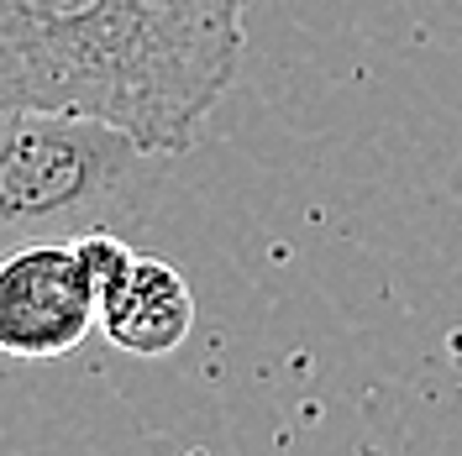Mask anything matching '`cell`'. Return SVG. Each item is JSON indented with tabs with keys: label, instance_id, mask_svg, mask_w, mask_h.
Wrapping results in <instances>:
<instances>
[{
	"label": "cell",
	"instance_id": "obj_1",
	"mask_svg": "<svg viewBox=\"0 0 462 456\" xmlns=\"http://www.w3.org/2000/svg\"><path fill=\"white\" fill-rule=\"evenodd\" d=\"M0 105L95 115L158 158L200 137L132 0H0Z\"/></svg>",
	"mask_w": 462,
	"mask_h": 456
},
{
	"label": "cell",
	"instance_id": "obj_3",
	"mask_svg": "<svg viewBox=\"0 0 462 456\" xmlns=\"http://www.w3.org/2000/svg\"><path fill=\"white\" fill-rule=\"evenodd\" d=\"M100 325V288L74 242H27L0 252V351L58 362Z\"/></svg>",
	"mask_w": 462,
	"mask_h": 456
},
{
	"label": "cell",
	"instance_id": "obj_5",
	"mask_svg": "<svg viewBox=\"0 0 462 456\" xmlns=\"http://www.w3.org/2000/svg\"><path fill=\"white\" fill-rule=\"evenodd\" d=\"M100 331L126 357H169L195 331L189 278L163 257H132V268L100 288Z\"/></svg>",
	"mask_w": 462,
	"mask_h": 456
},
{
	"label": "cell",
	"instance_id": "obj_2",
	"mask_svg": "<svg viewBox=\"0 0 462 456\" xmlns=\"http://www.w3.org/2000/svg\"><path fill=\"white\" fill-rule=\"evenodd\" d=\"M152 158L111 121L0 105V252L74 242L137 215Z\"/></svg>",
	"mask_w": 462,
	"mask_h": 456
},
{
	"label": "cell",
	"instance_id": "obj_4",
	"mask_svg": "<svg viewBox=\"0 0 462 456\" xmlns=\"http://www.w3.org/2000/svg\"><path fill=\"white\" fill-rule=\"evenodd\" d=\"M179 105L205 126L242 68L253 0H132Z\"/></svg>",
	"mask_w": 462,
	"mask_h": 456
}]
</instances>
